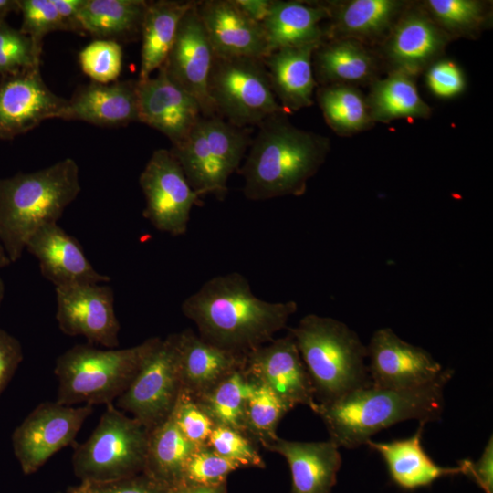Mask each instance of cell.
I'll use <instances>...</instances> for the list:
<instances>
[{
  "mask_svg": "<svg viewBox=\"0 0 493 493\" xmlns=\"http://www.w3.org/2000/svg\"><path fill=\"white\" fill-rule=\"evenodd\" d=\"M292 335L314 389L317 404H329L371 385L365 346L345 323L317 314L304 316Z\"/></svg>",
  "mask_w": 493,
  "mask_h": 493,
  "instance_id": "cell-5",
  "label": "cell"
},
{
  "mask_svg": "<svg viewBox=\"0 0 493 493\" xmlns=\"http://www.w3.org/2000/svg\"><path fill=\"white\" fill-rule=\"evenodd\" d=\"M24 359L20 341L0 327V397Z\"/></svg>",
  "mask_w": 493,
  "mask_h": 493,
  "instance_id": "cell-46",
  "label": "cell"
},
{
  "mask_svg": "<svg viewBox=\"0 0 493 493\" xmlns=\"http://www.w3.org/2000/svg\"><path fill=\"white\" fill-rule=\"evenodd\" d=\"M297 309L294 300L269 302L257 298L239 272L213 277L181 305L204 341L243 354L273 341Z\"/></svg>",
  "mask_w": 493,
  "mask_h": 493,
  "instance_id": "cell-1",
  "label": "cell"
},
{
  "mask_svg": "<svg viewBox=\"0 0 493 493\" xmlns=\"http://www.w3.org/2000/svg\"><path fill=\"white\" fill-rule=\"evenodd\" d=\"M236 6L253 21L263 24L270 15L275 0H233Z\"/></svg>",
  "mask_w": 493,
  "mask_h": 493,
  "instance_id": "cell-49",
  "label": "cell"
},
{
  "mask_svg": "<svg viewBox=\"0 0 493 493\" xmlns=\"http://www.w3.org/2000/svg\"><path fill=\"white\" fill-rule=\"evenodd\" d=\"M182 391L193 398L245 367L246 355L204 341L191 329L177 333Z\"/></svg>",
  "mask_w": 493,
  "mask_h": 493,
  "instance_id": "cell-23",
  "label": "cell"
},
{
  "mask_svg": "<svg viewBox=\"0 0 493 493\" xmlns=\"http://www.w3.org/2000/svg\"><path fill=\"white\" fill-rule=\"evenodd\" d=\"M454 371L443 370L432 383L411 389L368 386L329 403L313 412L323 421L338 447L352 449L394 424L415 419L425 425L437 421L444 408V389Z\"/></svg>",
  "mask_w": 493,
  "mask_h": 493,
  "instance_id": "cell-3",
  "label": "cell"
},
{
  "mask_svg": "<svg viewBox=\"0 0 493 493\" xmlns=\"http://www.w3.org/2000/svg\"><path fill=\"white\" fill-rule=\"evenodd\" d=\"M93 406L43 402L12 434L14 454L25 475L37 471L62 448L72 444Z\"/></svg>",
  "mask_w": 493,
  "mask_h": 493,
  "instance_id": "cell-12",
  "label": "cell"
},
{
  "mask_svg": "<svg viewBox=\"0 0 493 493\" xmlns=\"http://www.w3.org/2000/svg\"><path fill=\"white\" fill-rule=\"evenodd\" d=\"M4 17H5V16H0V24H1L2 22H4Z\"/></svg>",
  "mask_w": 493,
  "mask_h": 493,
  "instance_id": "cell-55",
  "label": "cell"
},
{
  "mask_svg": "<svg viewBox=\"0 0 493 493\" xmlns=\"http://www.w3.org/2000/svg\"><path fill=\"white\" fill-rule=\"evenodd\" d=\"M463 474L473 480L485 491L493 493V438L490 436L483 453L477 462L464 459L459 462Z\"/></svg>",
  "mask_w": 493,
  "mask_h": 493,
  "instance_id": "cell-47",
  "label": "cell"
},
{
  "mask_svg": "<svg viewBox=\"0 0 493 493\" xmlns=\"http://www.w3.org/2000/svg\"><path fill=\"white\" fill-rule=\"evenodd\" d=\"M11 260L8 257L6 252L5 251L4 247L0 244V268L5 267L11 264Z\"/></svg>",
  "mask_w": 493,
  "mask_h": 493,
  "instance_id": "cell-52",
  "label": "cell"
},
{
  "mask_svg": "<svg viewBox=\"0 0 493 493\" xmlns=\"http://www.w3.org/2000/svg\"><path fill=\"white\" fill-rule=\"evenodd\" d=\"M161 340L151 337L124 349H100L89 343L72 346L55 362L58 381L56 401L65 405L113 404Z\"/></svg>",
  "mask_w": 493,
  "mask_h": 493,
  "instance_id": "cell-6",
  "label": "cell"
},
{
  "mask_svg": "<svg viewBox=\"0 0 493 493\" xmlns=\"http://www.w3.org/2000/svg\"><path fill=\"white\" fill-rule=\"evenodd\" d=\"M250 134V128L236 127L219 116H202L170 151L200 196L212 194L223 201L228 192V179L239 170L249 148Z\"/></svg>",
  "mask_w": 493,
  "mask_h": 493,
  "instance_id": "cell-7",
  "label": "cell"
},
{
  "mask_svg": "<svg viewBox=\"0 0 493 493\" xmlns=\"http://www.w3.org/2000/svg\"><path fill=\"white\" fill-rule=\"evenodd\" d=\"M244 371L252 381L268 387L291 409L303 404L313 411L317 404L310 377L288 332L246 353Z\"/></svg>",
  "mask_w": 493,
  "mask_h": 493,
  "instance_id": "cell-16",
  "label": "cell"
},
{
  "mask_svg": "<svg viewBox=\"0 0 493 493\" xmlns=\"http://www.w3.org/2000/svg\"><path fill=\"white\" fill-rule=\"evenodd\" d=\"M148 1L86 0L79 14L83 33L118 42L141 35Z\"/></svg>",
  "mask_w": 493,
  "mask_h": 493,
  "instance_id": "cell-32",
  "label": "cell"
},
{
  "mask_svg": "<svg viewBox=\"0 0 493 493\" xmlns=\"http://www.w3.org/2000/svg\"><path fill=\"white\" fill-rule=\"evenodd\" d=\"M424 424L410 437L391 442L368 440L372 449L383 458L393 481L400 488L414 490L431 485L435 480L447 476L463 474L460 465L443 467L436 465L422 446Z\"/></svg>",
  "mask_w": 493,
  "mask_h": 493,
  "instance_id": "cell-29",
  "label": "cell"
},
{
  "mask_svg": "<svg viewBox=\"0 0 493 493\" xmlns=\"http://www.w3.org/2000/svg\"><path fill=\"white\" fill-rule=\"evenodd\" d=\"M5 282H4L3 278H2V277L0 276V307L2 305L4 297H5Z\"/></svg>",
  "mask_w": 493,
  "mask_h": 493,
  "instance_id": "cell-53",
  "label": "cell"
},
{
  "mask_svg": "<svg viewBox=\"0 0 493 493\" xmlns=\"http://www.w3.org/2000/svg\"><path fill=\"white\" fill-rule=\"evenodd\" d=\"M242 467L240 464L221 456L207 446H196L185 459L178 483L218 486L226 483L231 472Z\"/></svg>",
  "mask_w": 493,
  "mask_h": 493,
  "instance_id": "cell-38",
  "label": "cell"
},
{
  "mask_svg": "<svg viewBox=\"0 0 493 493\" xmlns=\"http://www.w3.org/2000/svg\"><path fill=\"white\" fill-rule=\"evenodd\" d=\"M421 5L453 39L477 38L489 26V3L477 0H426Z\"/></svg>",
  "mask_w": 493,
  "mask_h": 493,
  "instance_id": "cell-36",
  "label": "cell"
},
{
  "mask_svg": "<svg viewBox=\"0 0 493 493\" xmlns=\"http://www.w3.org/2000/svg\"><path fill=\"white\" fill-rule=\"evenodd\" d=\"M365 97L372 121L387 123L398 119H428L432 110L419 95L415 78L401 71L370 84Z\"/></svg>",
  "mask_w": 493,
  "mask_h": 493,
  "instance_id": "cell-31",
  "label": "cell"
},
{
  "mask_svg": "<svg viewBox=\"0 0 493 493\" xmlns=\"http://www.w3.org/2000/svg\"><path fill=\"white\" fill-rule=\"evenodd\" d=\"M62 20L66 31L83 33L79 21V14L86 0H51Z\"/></svg>",
  "mask_w": 493,
  "mask_h": 493,
  "instance_id": "cell-48",
  "label": "cell"
},
{
  "mask_svg": "<svg viewBox=\"0 0 493 493\" xmlns=\"http://www.w3.org/2000/svg\"><path fill=\"white\" fill-rule=\"evenodd\" d=\"M166 488L145 473L106 482H81L75 493H165Z\"/></svg>",
  "mask_w": 493,
  "mask_h": 493,
  "instance_id": "cell-45",
  "label": "cell"
},
{
  "mask_svg": "<svg viewBox=\"0 0 493 493\" xmlns=\"http://www.w3.org/2000/svg\"><path fill=\"white\" fill-rule=\"evenodd\" d=\"M252 385L243 368L194 399L215 425L230 427L246 435L245 408Z\"/></svg>",
  "mask_w": 493,
  "mask_h": 493,
  "instance_id": "cell-35",
  "label": "cell"
},
{
  "mask_svg": "<svg viewBox=\"0 0 493 493\" xmlns=\"http://www.w3.org/2000/svg\"><path fill=\"white\" fill-rule=\"evenodd\" d=\"M17 5L22 14L20 31L31 38L38 50L41 51L46 35L54 31H66L51 0H19Z\"/></svg>",
  "mask_w": 493,
  "mask_h": 493,
  "instance_id": "cell-42",
  "label": "cell"
},
{
  "mask_svg": "<svg viewBox=\"0 0 493 493\" xmlns=\"http://www.w3.org/2000/svg\"><path fill=\"white\" fill-rule=\"evenodd\" d=\"M208 94L216 114L238 128L258 126L287 112L272 90L263 58L215 56Z\"/></svg>",
  "mask_w": 493,
  "mask_h": 493,
  "instance_id": "cell-9",
  "label": "cell"
},
{
  "mask_svg": "<svg viewBox=\"0 0 493 493\" xmlns=\"http://www.w3.org/2000/svg\"><path fill=\"white\" fill-rule=\"evenodd\" d=\"M410 3L401 0L324 2L330 14L326 40L351 38L367 47L380 46Z\"/></svg>",
  "mask_w": 493,
  "mask_h": 493,
  "instance_id": "cell-22",
  "label": "cell"
},
{
  "mask_svg": "<svg viewBox=\"0 0 493 493\" xmlns=\"http://www.w3.org/2000/svg\"><path fill=\"white\" fill-rule=\"evenodd\" d=\"M26 249L37 258L42 276L55 288L110 281L98 272L77 238L58 223L38 228L28 239Z\"/></svg>",
  "mask_w": 493,
  "mask_h": 493,
  "instance_id": "cell-20",
  "label": "cell"
},
{
  "mask_svg": "<svg viewBox=\"0 0 493 493\" xmlns=\"http://www.w3.org/2000/svg\"><path fill=\"white\" fill-rule=\"evenodd\" d=\"M165 493H227L226 483L218 486H195L177 483L166 488Z\"/></svg>",
  "mask_w": 493,
  "mask_h": 493,
  "instance_id": "cell-50",
  "label": "cell"
},
{
  "mask_svg": "<svg viewBox=\"0 0 493 493\" xmlns=\"http://www.w3.org/2000/svg\"><path fill=\"white\" fill-rule=\"evenodd\" d=\"M101 127L126 126L139 121L137 80L101 84L91 82L78 89L61 116Z\"/></svg>",
  "mask_w": 493,
  "mask_h": 493,
  "instance_id": "cell-24",
  "label": "cell"
},
{
  "mask_svg": "<svg viewBox=\"0 0 493 493\" xmlns=\"http://www.w3.org/2000/svg\"><path fill=\"white\" fill-rule=\"evenodd\" d=\"M265 448L287 460L291 493H331L341 466L339 447L332 441L299 442L277 437Z\"/></svg>",
  "mask_w": 493,
  "mask_h": 493,
  "instance_id": "cell-25",
  "label": "cell"
},
{
  "mask_svg": "<svg viewBox=\"0 0 493 493\" xmlns=\"http://www.w3.org/2000/svg\"><path fill=\"white\" fill-rule=\"evenodd\" d=\"M171 414L189 442L195 446H207L215 424L190 394L181 390Z\"/></svg>",
  "mask_w": 493,
  "mask_h": 493,
  "instance_id": "cell-43",
  "label": "cell"
},
{
  "mask_svg": "<svg viewBox=\"0 0 493 493\" xmlns=\"http://www.w3.org/2000/svg\"><path fill=\"white\" fill-rule=\"evenodd\" d=\"M381 63L377 52L351 38L325 40L312 58L314 77L321 86L371 84L379 79Z\"/></svg>",
  "mask_w": 493,
  "mask_h": 493,
  "instance_id": "cell-27",
  "label": "cell"
},
{
  "mask_svg": "<svg viewBox=\"0 0 493 493\" xmlns=\"http://www.w3.org/2000/svg\"><path fill=\"white\" fill-rule=\"evenodd\" d=\"M57 493H63V492H57ZM65 493H75V492L72 491V490L69 488V489H68L67 492H65Z\"/></svg>",
  "mask_w": 493,
  "mask_h": 493,
  "instance_id": "cell-54",
  "label": "cell"
},
{
  "mask_svg": "<svg viewBox=\"0 0 493 493\" xmlns=\"http://www.w3.org/2000/svg\"><path fill=\"white\" fill-rule=\"evenodd\" d=\"M40 56L28 36L5 22L0 24V77L39 68Z\"/></svg>",
  "mask_w": 493,
  "mask_h": 493,
  "instance_id": "cell-39",
  "label": "cell"
},
{
  "mask_svg": "<svg viewBox=\"0 0 493 493\" xmlns=\"http://www.w3.org/2000/svg\"><path fill=\"white\" fill-rule=\"evenodd\" d=\"M195 1L158 0L148 2L141 37V67L138 80H144L165 62L181 19Z\"/></svg>",
  "mask_w": 493,
  "mask_h": 493,
  "instance_id": "cell-30",
  "label": "cell"
},
{
  "mask_svg": "<svg viewBox=\"0 0 493 493\" xmlns=\"http://www.w3.org/2000/svg\"><path fill=\"white\" fill-rule=\"evenodd\" d=\"M154 77L137 79L139 121L157 130L173 146L181 142L203 116L198 102L162 66Z\"/></svg>",
  "mask_w": 493,
  "mask_h": 493,
  "instance_id": "cell-19",
  "label": "cell"
},
{
  "mask_svg": "<svg viewBox=\"0 0 493 493\" xmlns=\"http://www.w3.org/2000/svg\"><path fill=\"white\" fill-rule=\"evenodd\" d=\"M257 127L238 170L245 197L265 201L303 195L309 180L326 161L330 139L294 126L287 112L271 115Z\"/></svg>",
  "mask_w": 493,
  "mask_h": 493,
  "instance_id": "cell-2",
  "label": "cell"
},
{
  "mask_svg": "<svg viewBox=\"0 0 493 493\" xmlns=\"http://www.w3.org/2000/svg\"><path fill=\"white\" fill-rule=\"evenodd\" d=\"M316 98L326 123L340 136L353 135L374 124L366 98L356 86H321L317 89Z\"/></svg>",
  "mask_w": 493,
  "mask_h": 493,
  "instance_id": "cell-34",
  "label": "cell"
},
{
  "mask_svg": "<svg viewBox=\"0 0 493 493\" xmlns=\"http://www.w3.org/2000/svg\"><path fill=\"white\" fill-rule=\"evenodd\" d=\"M40 67L0 77V138L12 139L42 121L61 119L68 100L52 92Z\"/></svg>",
  "mask_w": 493,
  "mask_h": 493,
  "instance_id": "cell-18",
  "label": "cell"
},
{
  "mask_svg": "<svg viewBox=\"0 0 493 493\" xmlns=\"http://www.w3.org/2000/svg\"><path fill=\"white\" fill-rule=\"evenodd\" d=\"M321 43L286 47L263 58L272 90L288 113L313 104V93L318 83L312 58Z\"/></svg>",
  "mask_w": 493,
  "mask_h": 493,
  "instance_id": "cell-26",
  "label": "cell"
},
{
  "mask_svg": "<svg viewBox=\"0 0 493 493\" xmlns=\"http://www.w3.org/2000/svg\"><path fill=\"white\" fill-rule=\"evenodd\" d=\"M180 21L163 67L169 78L199 104L203 117L218 116L208 94V80L215 53L195 9Z\"/></svg>",
  "mask_w": 493,
  "mask_h": 493,
  "instance_id": "cell-17",
  "label": "cell"
},
{
  "mask_svg": "<svg viewBox=\"0 0 493 493\" xmlns=\"http://www.w3.org/2000/svg\"><path fill=\"white\" fill-rule=\"evenodd\" d=\"M82 71L93 82L107 84L117 80L122 68V48L119 42L96 39L79 54Z\"/></svg>",
  "mask_w": 493,
  "mask_h": 493,
  "instance_id": "cell-40",
  "label": "cell"
},
{
  "mask_svg": "<svg viewBox=\"0 0 493 493\" xmlns=\"http://www.w3.org/2000/svg\"><path fill=\"white\" fill-rule=\"evenodd\" d=\"M80 190L79 165L71 158L0 178V244L11 262L21 257L38 228L58 223Z\"/></svg>",
  "mask_w": 493,
  "mask_h": 493,
  "instance_id": "cell-4",
  "label": "cell"
},
{
  "mask_svg": "<svg viewBox=\"0 0 493 493\" xmlns=\"http://www.w3.org/2000/svg\"><path fill=\"white\" fill-rule=\"evenodd\" d=\"M181 389L177 333H172L148 356L115 406L150 431L170 416Z\"/></svg>",
  "mask_w": 493,
  "mask_h": 493,
  "instance_id": "cell-10",
  "label": "cell"
},
{
  "mask_svg": "<svg viewBox=\"0 0 493 493\" xmlns=\"http://www.w3.org/2000/svg\"><path fill=\"white\" fill-rule=\"evenodd\" d=\"M195 9L215 56L263 58L267 55L262 25L245 15L233 0L196 1Z\"/></svg>",
  "mask_w": 493,
  "mask_h": 493,
  "instance_id": "cell-21",
  "label": "cell"
},
{
  "mask_svg": "<svg viewBox=\"0 0 493 493\" xmlns=\"http://www.w3.org/2000/svg\"><path fill=\"white\" fill-rule=\"evenodd\" d=\"M326 19H330V14L324 2L275 0L270 15L262 24L267 55L286 47L325 41L326 28L321 23Z\"/></svg>",
  "mask_w": 493,
  "mask_h": 493,
  "instance_id": "cell-28",
  "label": "cell"
},
{
  "mask_svg": "<svg viewBox=\"0 0 493 493\" xmlns=\"http://www.w3.org/2000/svg\"><path fill=\"white\" fill-rule=\"evenodd\" d=\"M257 445L246 434L222 425H215L207 442V446L218 455L243 467L264 468L265 462Z\"/></svg>",
  "mask_w": 493,
  "mask_h": 493,
  "instance_id": "cell-41",
  "label": "cell"
},
{
  "mask_svg": "<svg viewBox=\"0 0 493 493\" xmlns=\"http://www.w3.org/2000/svg\"><path fill=\"white\" fill-rule=\"evenodd\" d=\"M371 385L411 389L435 381L443 368L425 349L400 339L390 328L377 330L367 346Z\"/></svg>",
  "mask_w": 493,
  "mask_h": 493,
  "instance_id": "cell-15",
  "label": "cell"
},
{
  "mask_svg": "<svg viewBox=\"0 0 493 493\" xmlns=\"http://www.w3.org/2000/svg\"><path fill=\"white\" fill-rule=\"evenodd\" d=\"M451 40L421 4L410 3L379 46L377 55L389 71L415 78L442 58Z\"/></svg>",
  "mask_w": 493,
  "mask_h": 493,
  "instance_id": "cell-14",
  "label": "cell"
},
{
  "mask_svg": "<svg viewBox=\"0 0 493 493\" xmlns=\"http://www.w3.org/2000/svg\"><path fill=\"white\" fill-rule=\"evenodd\" d=\"M252 383L245 408L246 432L265 448L278 437L277 427L291 408L266 385Z\"/></svg>",
  "mask_w": 493,
  "mask_h": 493,
  "instance_id": "cell-37",
  "label": "cell"
},
{
  "mask_svg": "<svg viewBox=\"0 0 493 493\" xmlns=\"http://www.w3.org/2000/svg\"><path fill=\"white\" fill-rule=\"evenodd\" d=\"M150 431L113 404L106 405L89 438L72 456L81 482H106L142 473Z\"/></svg>",
  "mask_w": 493,
  "mask_h": 493,
  "instance_id": "cell-8",
  "label": "cell"
},
{
  "mask_svg": "<svg viewBox=\"0 0 493 493\" xmlns=\"http://www.w3.org/2000/svg\"><path fill=\"white\" fill-rule=\"evenodd\" d=\"M18 10L17 1L0 0V16L5 15L11 11Z\"/></svg>",
  "mask_w": 493,
  "mask_h": 493,
  "instance_id": "cell-51",
  "label": "cell"
},
{
  "mask_svg": "<svg viewBox=\"0 0 493 493\" xmlns=\"http://www.w3.org/2000/svg\"><path fill=\"white\" fill-rule=\"evenodd\" d=\"M139 184L145 198L143 217L160 232L173 236L184 235L192 208L200 204L201 196L190 186L170 150L152 152Z\"/></svg>",
  "mask_w": 493,
  "mask_h": 493,
  "instance_id": "cell-11",
  "label": "cell"
},
{
  "mask_svg": "<svg viewBox=\"0 0 493 493\" xmlns=\"http://www.w3.org/2000/svg\"><path fill=\"white\" fill-rule=\"evenodd\" d=\"M425 72L426 86L437 98L452 99L465 90L464 72L459 65L452 59L441 58Z\"/></svg>",
  "mask_w": 493,
  "mask_h": 493,
  "instance_id": "cell-44",
  "label": "cell"
},
{
  "mask_svg": "<svg viewBox=\"0 0 493 493\" xmlns=\"http://www.w3.org/2000/svg\"><path fill=\"white\" fill-rule=\"evenodd\" d=\"M195 447L170 414L150 430L143 473L167 488L173 486L178 483L184 461Z\"/></svg>",
  "mask_w": 493,
  "mask_h": 493,
  "instance_id": "cell-33",
  "label": "cell"
},
{
  "mask_svg": "<svg viewBox=\"0 0 493 493\" xmlns=\"http://www.w3.org/2000/svg\"><path fill=\"white\" fill-rule=\"evenodd\" d=\"M56 320L68 336H82L89 344L113 349L120 344L121 325L115 313L114 291L101 284L57 288Z\"/></svg>",
  "mask_w": 493,
  "mask_h": 493,
  "instance_id": "cell-13",
  "label": "cell"
}]
</instances>
